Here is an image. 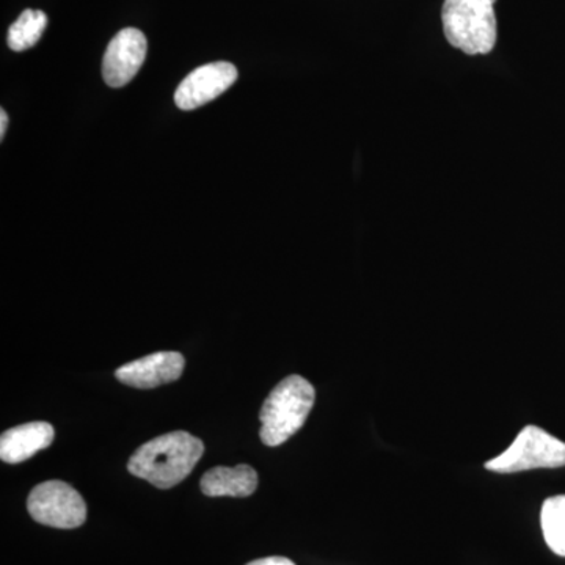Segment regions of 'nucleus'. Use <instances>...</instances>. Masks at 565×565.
Instances as JSON below:
<instances>
[{"label": "nucleus", "instance_id": "obj_15", "mask_svg": "<svg viewBox=\"0 0 565 565\" xmlns=\"http://www.w3.org/2000/svg\"><path fill=\"white\" fill-rule=\"evenodd\" d=\"M490 2L494 3V2H497V0H490Z\"/></svg>", "mask_w": 565, "mask_h": 565}, {"label": "nucleus", "instance_id": "obj_9", "mask_svg": "<svg viewBox=\"0 0 565 565\" xmlns=\"http://www.w3.org/2000/svg\"><path fill=\"white\" fill-rule=\"evenodd\" d=\"M50 423L33 422L11 427L0 437V459L6 463H21L43 451L54 441Z\"/></svg>", "mask_w": 565, "mask_h": 565}, {"label": "nucleus", "instance_id": "obj_11", "mask_svg": "<svg viewBox=\"0 0 565 565\" xmlns=\"http://www.w3.org/2000/svg\"><path fill=\"white\" fill-rule=\"evenodd\" d=\"M47 17L44 11L28 9L22 11L20 18L11 24L9 46L11 51L22 52L31 50L46 31Z\"/></svg>", "mask_w": 565, "mask_h": 565}, {"label": "nucleus", "instance_id": "obj_3", "mask_svg": "<svg viewBox=\"0 0 565 565\" xmlns=\"http://www.w3.org/2000/svg\"><path fill=\"white\" fill-rule=\"evenodd\" d=\"M441 21L446 40L465 54H489L497 44V17L490 0H445Z\"/></svg>", "mask_w": 565, "mask_h": 565}, {"label": "nucleus", "instance_id": "obj_8", "mask_svg": "<svg viewBox=\"0 0 565 565\" xmlns=\"http://www.w3.org/2000/svg\"><path fill=\"white\" fill-rule=\"evenodd\" d=\"M184 356L180 352H154L122 364L115 371V377L132 388L150 390L178 381L184 371Z\"/></svg>", "mask_w": 565, "mask_h": 565}, {"label": "nucleus", "instance_id": "obj_14", "mask_svg": "<svg viewBox=\"0 0 565 565\" xmlns=\"http://www.w3.org/2000/svg\"><path fill=\"white\" fill-rule=\"evenodd\" d=\"M7 128H9V117H7L6 110H0V140L6 137Z\"/></svg>", "mask_w": 565, "mask_h": 565}, {"label": "nucleus", "instance_id": "obj_7", "mask_svg": "<svg viewBox=\"0 0 565 565\" xmlns=\"http://www.w3.org/2000/svg\"><path fill=\"white\" fill-rule=\"evenodd\" d=\"M147 36L139 29H122L111 39L103 58V79L111 88H121L139 73L147 58Z\"/></svg>", "mask_w": 565, "mask_h": 565}, {"label": "nucleus", "instance_id": "obj_12", "mask_svg": "<svg viewBox=\"0 0 565 565\" xmlns=\"http://www.w3.org/2000/svg\"><path fill=\"white\" fill-rule=\"evenodd\" d=\"M542 531L546 545L556 555L565 556V494L548 498L542 505Z\"/></svg>", "mask_w": 565, "mask_h": 565}, {"label": "nucleus", "instance_id": "obj_6", "mask_svg": "<svg viewBox=\"0 0 565 565\" xmlns=\"http://www.w3.org/2000/svg\"><path fill=\"white\" fill-rule=\"evenodd\" d=\"M237 68L233 63L214 62L193 70L174 93V104L181 110H195L233 87Z\"/></svg>", "mask_w": 565, "mask_h": 565}, {"label": "nucleus", "instance_id": "obj_2", "mask_svg": "<svg viewBox=\"0 0 565 565\" xmlns=\"http://www.w3.org/2000/svg\"><path fill=\"white\" fill-rule=\"evenodd\" d=\"M316 399L315 386L302 375H289L264 401L259 437L266 446H280L302 429Z\"/></svg>", "mask_w": 565, "mask_h": 565}, {"label": "nucleus", "instance_id": "obj_13", "mask_svg": "<svg viewBox=\"0 0 565 565\" xmlns=\"http://www.w3.org/2000/svg\"><path fill=\"white\" fill-rule=\"evenodd\" d=\"M247 565H296V564H294L291 559H288V557L270 556V557H263V559L252 561V563H248Z\"/></svg>", "mask_w": 565, "mask_h": 565}, {"label": "nucleus", "instance_id": "obj_10", "mask_svg": "<svg viewBox=\"0 0 565 565\" xmlns=\"http://www.w3.org/2000/svg\"><path fill=\"white\" fill-rule=\"evenodd\" d=\"M200 487L206 497H250L258 489V473L245 463L215 467L203 475Z\"/></svg>", "mask_w": 565, "mask_h": 565}, {"label": "nucleus", "instance_id": "obj_1", "mask_svg": "<svg viewBox=\"0 0 565 565\" xmlns=\"http://www.w3.org/2000/svg\"><path fill=\"white\" fill-rule=\"evenodd\" d=\"M203 452L199 437L177 430L141 445L129 459L128 470L158 489H172L192 473Z\"/></svg>", "mask_w": 565, "mask_h": 565}, {"label": "nucleus", "instance_id": "obj_5", "mask_svg": "<svg viewBox=\"0 0 565 565\" xmlns=\"http://www.w3.org/2000/svg\"><path fill=\"white\" fill-rule=\"evenodd\" d=\"M29 514L41 525L74 530L87 520V504L77 490L63 481H46L29 494Z\"/></svg>", "mask_w": 565, "mask_h": 565}, {"label": "nucleus", "instance_id": "obj_4", "mask_svg": "<svg viewBox=\"0 0 565 565\" xmlns=\"http://www.w3.org/2000/svg\"><path fill=\"white\" fill-rule=\"evenodd\" d=\"M565 467V444L539 426L523 427L503 455L486 463L494 473H520L537 468Z\"/></svg>", "mask_w": 565, "mask_h": 565}]
</instances>
